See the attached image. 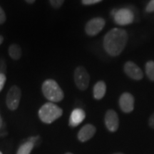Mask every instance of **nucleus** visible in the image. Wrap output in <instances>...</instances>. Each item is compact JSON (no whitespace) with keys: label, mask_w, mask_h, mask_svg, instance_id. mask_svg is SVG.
<instances>
[{"label":"nucleus","mask_w":154,"mask_h":154,"mask_svg":"<svg viewBox=\"0 0 154 154\" xmlns=\"http://www.w3.org/2000/svg\"><path fill=\"white\" fill-rule=\"evenodd\" d=\"M6 21L5 12L4 11L3 9L0 7V24H2Z\"/></svg>","instance_id":"nucleus-21"},{"label":"nucleus","mask_w":154,"mask_h":154,"mask_svg":"<svg viewBox=\"0 0 154 154\" xmlns=\"http://www.w3.org/2000/svg\"><path fill=\"white\" fill-rule=\"evenodd\" d=\"M9 55L14 60H19L22 57V49L18 44H13L9 47Z\"/></svg>","instance_id":"nucleus-14"},{"label":"nucleus","mask_w":154,"mask_h":154,"mask_svg":"<svg viewBox=\"0 0 154 154\" xmlns=\"http://www.w3.org/2000/svg\"><path fill=\"white\" fill-rule=\"evenodd\" d=\"M119 106L124 113H130L134 109V98L129 93H124L119 99Z\"/></svg>","instance_id":"nucleus-10"},{"label":"nucleus","mask_w":154,"mask_h":154,"mask_svg":"<svg viewBox=\"0 0 154 154\" xmlns=\"http://www.w3.org/2000/svg\"><path fill=\"white\" fill-rule=\"evenodd\" d=\"M4 41V37L0 35V45H1L2 44V42Z\"/></svg>","instance_id":"nucleus-25"},{"label":"nucleus","mask_w":154,"mask_h":154,"mask_svg":"<svg viewBox=\"0 0 154 154\" xmlns=\"http://www.w3.org/2000/svg\"><path fill=\"white\" fill-rule=\"evenodd\" d=\"M124 72L130 78L134 80H140L143 76L141 69L132 61H127L125 63Z\"/></svg>","instance_id":"nucleus-9"},{"label":"nucleus","mask_w":154,"mask_h":154,"mask_svg":"<svg viewBox=\"0 0 154 154\" xmlns=\"http://www.w3.org/2000/svg\"><path fill=\"white\" fill-rule=\"evenodd\" d=\"M21 96H22V91L18 86H13L12 87H11L6 98V103L9 109L11 111L17 109L20 102Z\"/></svg>","instance_id":"nucleus-5"},{"label":"nucleus","mask_w":154,"mask_h":154,"mask_svg":"<svg viewBox=\"0 0 154 154\" xmlns=\"http://www.w3.org/2000/svg\"><path fill=\"white\" fill-rule=\"evenodd\" d=\"M65 154H73V153H65Z\"/></svg>","instance_id":"nucleus-28"},{"label":"nucleus","mask_w":154,"mask_h":154,"mask_svg":"<svg viewBox=\"0 0 154 154\" xmlns=\"http://www.w3.org/2000/svg\"><path fill=\"white\" fill-rule=\"evenodd\" d=\"M104 121L106 126L109 131H116L119 126V119L116 111L113 110L108 111L105 115Z\"/></svg>","instance_id":"nucleus-8"},{"label":"nucleus","mask_w":154,"mask_h":154,"mask_svg":"<svg viewBox=\"0 0 154 154\" xmlns=\"http://www.w3.org/2000/svg\"><path fill=\"white\" fill-rule=\"evenodd\" d=\"M62 114V109L51 102L44 104L38 110L39 119L42 122L48 124L60 118Z\"/></svg>","instance_id":"nucleus-2"},{"label":"nucleus","mask_w":154,"mask_h":154,"mask_svg":"<svg viewBox=\"0 0 154 154\" xmlns=\"http://www.w3.org/2000/svg\"><path fill=\"white\" fill-rule=\"evenodd\" d=\"M115 22L119 25H127L131 24L134 21V14L128 9H121L116 11L113 16Z\"/></svg>","instance_id":"nucleus-7"},{"label":"nucleus","mask_w":154,"mask_h":154,"mask_svg":"<svg viewBox=\"0 0 154 154\" xmlns=\"http://www.w3.org/2000/svg\"><path fill=\"white\" fill-rule=\"evenodd\" d=\"M6 80H7V78H6L5 74H0V92L2 91V90L3 89L4 86H5Z\"/></svg>","instance_id":"nucleus-18"},{"label":"nucleus","mask_w":154,"mask_h":154,"mask_svg":"<svg viewBox=\"0 0 154 154\" xmlns=\"http://www.w3.org/2000/svg\"><path fill=\"white\" fill-rule=\"evenodd\" d=\"M86 117V113L82 109H76L71 113L69 119V126L76 127L79 126Z\"/></svg>","instance_id":"nucleus-12"},{"label":"nucleus","mask_w":154,"mask_h":154,"mask_svg":"<svg viewBox=\"0 0 154 154\" xmlns=\"http://www.w3.org/2000/svg\"><path fill=\"white\" fill-rule=\"evenodd\" d=\"M96 127L92 124H86L81 128L78 133V139L81 142H86L90 140L95 135Z\"/></svg>","instance_id":"nucleus-11"},{"label":"nucleus","mask_w":154,"mask_h":154,"mask_svg":"<svg viewBox=\"0 0 154 154\" xmlns=\"http://www.w3.org/2000/svg\"><path fill=\"white\" fill-rule=\"evenodd\" d=\"M5 69H6V66H5V62H4V61H0V74H4L3 72L5 71Z\"/></svg>","instance_id":"nucleus-23"},{"label":"nucleus","mask_w":154,"mask_h":154,"mask_svg":"<svg viewBox=\"0 0 154 154\" xmlns=\"http://www.w3.org/2000/svg\"><path fill=\"white\" fill-rule=\"evenodd\" d=\"M146 11L147 12H153L154 11V0H151L146 6Z\"/></svg>","instance_id":"nucleus-19"},{"label":"nucleus","mask_w":154,"mask_h":154,"mask_svg":"<svg viewBox=\"0 0 154 154\" xmlns=\"http://www.w3.org/2000/svg\"><path fill=\"white\" fill-rule=\"evenodd\" d=\"M42 92L49 101L59 102L63 99V92L57 82L53 79H47L42 84Z\"/></svg>","instance_id":"nucleus-3"},{"label":"nucleus","mask_w":154,"mask_h":154,"mask_svg":"<svg viewBox=\"0 0 154 154\" xmlns=\"http://www.w3.org/2000/svg\"><path fill=\"white\" fill-rule=\"evenodd\" d=\"M113 154H124V153H113Z\"/></svg>","instance_id":"nucleus-27"},{"label":"nucleus","mask_w":154,"mask_h":154,"mask_svg":"<svg viewBox=\"0 0 154 154\" xmlns=\"http://www.w3.org/2000/svg\"><path fill=\"white\" fill-rule=\"evenodd\" d=\"M146 72L147 76L151 81H154V61H149L146 64Z\"/></svg>","instance_id":"nucleus-16"},{"label":"nucleus","mask_w":154,"mask_h":154,"mask_svg":"<svg viewBox=\"0 0 154 154\" xmlns=\"http://www.w3.org/2000/svg\"><path fill=\"white\" fill-rule=\"evenodd\" d=\"M2 124H3L2 119L1 116H0V128H2Z\"/></svg>","instance_id":"nucleus-26"},{"label":"nucleus","mask_w":154,"mask_h":154,"mask_svg":"<svg viewBox=\"0 0 154 154\" xmlns=\"http://www.w3.org/2000/svg\"><path fill=\"white\" fill-rule=\"evenodd\" d=\"M102 0H82L83 5H94V4L99 3L101 2Z\"/></svg>","instance_id":"nucleus-20"},{"label":"nucleus","mask_w":154,"mask_h":154,"mask_svg":"<svg viewBox=\"0 0 154 154\" xmlns=\"http://www.w3.org/2000/svg\"><path fill=\"white\" fill-rule=\"evenodd\" d=\"M128 35L124 29L115 28L106 34L103 39V47L106 51L112 57L118 56L126 47Z\"/></svg>","instance_id":"nucleus-1"},{"label":"nucleus","mask_w":154,"mask_h":154,"mask_svg":"<svg viewBox=\"0 0 154 154\" xmlns=\"http://www.w3.org/2000/svg\"><path fill=\"white\" fill-rule=\"evenodd\" d=\"M105 20L103 19L97 17L88 21L85 26L86 34L89 36H95L103 29L105 26Z\"/></svg>","instance_id":"nucleus-6"},{"label":"nucleus","mask_w":154,"mask_h":154,"mask_svg":"<svg viewBox=\"0 0 154 154\" xmlns=\"http://www.w3.org/2000/svg\"><path fill=\"white\" fill-rule=\"evenodd\" d=\"M0 154H2V152H1V151H0Z\"/></svg>","instance_id":"nucleus-29"},{"label":"nucleus","mask_w":154,"mask_h":154,"mask_svg":"<svg viewBox=\"0 0 154 154\" xmlns=\"http://www.w3.org/2000/svg\"><path fill=\"white\" fill-rule=\"evenodd\" d=\"M149 124L151 128H154V112L152 113V115L150 116L149 120Z\"/></svg>","instance_id":"nucleus-22"},{"label":"nucleus","mask_w":154,"mask_h":154,"mask_svg":"<svg viewBox=\"0 0 154 154\" xmlns=\"http://www.w3.org/2000/svg\"><path fill=\"white\" fill-rule=\"evenodd\" d=\"M106 91V86L103 82H99L94 87V96L96 99L100 100L105 96Z\"/></svg>","instance_id":"nucleus-13"},{"label":"nucleus","mask_w":154,"mask_h":154,"mask_svg":"<svg viewBox=\"0 0 154 154\" xmlns=\"http://www.w3.org/2000/svg\"><path fill=\"white\" fill-rule=\"evenodd\" d=\"M90 76L87 71L83 66H78L74 72V82L79 89L84 91L89 84Z\"/></svg>","instance_id":"nucleus-4"},{"label":"nucleus","mask_w":154,"mask_h":154,"mask_svg":"<svg viewBox=\"0 0 154 154\" xmlns=\"http://www.w3.org/2000/svg\"><path fill=\"white\" fill-rule=\"evenodd\" d=\"M34 143L31 140L23 143L22 146L19 147V149L17 151V154H30L32 149H34Z\"/></svg>","instance_id":"nucleus-15"},{"label":"nucleus","mask_w":154,"mask_h":154,"mask_svg":"<svg viewBox=\"0 0 154 154\" xmlns=\"http://www.w3.org/2000/svg\"><path fill=\"white\" fill-rule=\"evenodd\" d=\"M64 0H50L51 6L54 8H59L63 5Z\"/></svg>","instance_id":"nucleus-17"},{"label":"nucleus","mask_w":154,"mask_h":154,"mask_svg":"<svg viewBox=\"0 0 154 154\" xmlns=\"http://www.w3.org/2000/svg\"><path fill=\"white\" fill-rule=\"evenodd\" d=\"M25 1H26V2H28L29 4H32V3H34V2H35V0H25Z\"/></svg>","instance_id":"nucleus-24"}]
</instances>
